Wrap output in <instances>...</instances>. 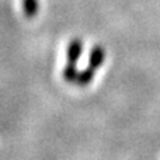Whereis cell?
Masks as SVG:
<instances>
[{"mask_svg": "<svg viewBox=\"0 0 160 160\" xmlns=\"http://www.w3.org/2000/svg\"><path fill=\"white\" fill-rule=\"evenodd\" d=\"M93 78H94V69L91 66H88V68H86L84 70L79 72L78 82H76V84H79V86H87L88 83H91Z\"/></svg>", "mask_w": 160, "mask_h": 160, "instance_id": "5", "label": "cell"}, {"mask_svg": "<svg viewBox=\"0 0 160 160\" xmlns=\"http://www.w3.org/2000/svg\"><path fill=\"white\" fill-rule=\"evenodd\" d=\"M62 76H63V79L66 80V82L76 83L78 82V76H79V70H78V68H76V65L75 63H69V62H68L66 66L63 68Z\"/></svg>", "mask_w": 160, "mask_h": 160, "instance_id": "3", "label": "cell"}, {"mask_svg": "<svg viewBox=\"0 0 160 160\" xmlns=\"http://www.w3.org/2000/svg\"><path fill=\"white\" fill-rule=\"evenodd\" d=\"M105 59V51L101 45H96V47L91 49L90 56H88V66H91L94 70L98 69L102 66Z\"/></svg>", "mask_w": 160, "mask_h": 160, "instance_id": "2", "label": "cell"}, {"mask_svg": "<svg viewBox=\"0 0 160 160\" xmlns=\"http://www.w3.org/2000/svg\"><path fill=\"white\" fill-rule=\"evenodd\" d=\"M22 11L28 18H32L38 13V0H22Z\"/></svg>", "mask_w": 160, "mask_h": 160, "instance_id": "4", "label": "cell"}, {"mask_svg": "<svg viewBox=\"0 0 160 160\" xmlns=\"http://www.w3.org/2000/svg\"><path fill=\"white\" fill-rule=\"evenodd\" d=\"M83 52V42L80 38H75L70 41L69 47H68V52H66V58L69 63H78V61L82 56Z\"/></svg>", "mask_w": 160, "mask_h": 160, "instance_id": "1", "label": "cell"}]
</instances>
